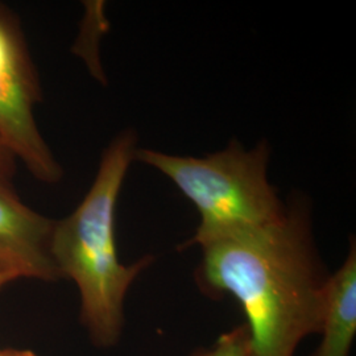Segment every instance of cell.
I'll return each instance as SVG.
<instances>
[{
  "label": "cell",
  "mask_w": 356,
  "mask_h": 356,
  "mask_svg": "<svg viewBox=\"0 0 356 356\" xmlns=\"http://www.w3.org/2000/svg\"><path fill=\"white\" fill-rule=\"evenodd\" d=\"M200 248L197 284L213 298L231 296L242 306L254 356H294L304 339L318 334L329 275L302 204Z\"/></svg>",
  "instance_id": "obj_1"
},
{
  "label": "cell",
  "mask_w": 356,
  "mask_h": 356,
  "mask_svg": "<svg viewBox=\"0 0 356 356\" xmlns=\"http://www.w3.org/2000/svg\"><path fill=\"white\" fill-rule=\"evenodd\" d=\"M136 139L123 132L104 151L95 179L76 210L54 222L51 256L61 277L74 281L81 296V321L98 347L118 344L124 326V300L134 281L152 264V256L120 263L115 239V210Z\"/></svg>",
  "instance_id": "obj_2"
},
{
  "label": "cell",
  "mask_w": 356,
  "mask_h": 356,
  "mask_svg": "<svg viewBox=\"0 0 356 356\" xmlns=\"http://www.w3.org/2000/svg\"><path fill=\"white\" fill-rule=\"evenodd\" d=\"M135 160L170 178L197 207L200 226L182 248L267 225L285 210L268 179L267 143L244 149L239 141H231L226 149L204 157L136 149Z\"/></svg>",
  "instance_id": "obj_3"
},
{
  "label": "cell",
  "mask_w": 356,
  "mask_h": 356,
  "mask_svg": "<svg viewBox=\"0 0 356 356\" xmlns=\"http://www.w3.org/2000/svg\"><path fill=\"white\" fill-rule=\"evenodd\" d=\"M40 102L36 67L19 20L0 4V136L38 181L53 185L64 172L38 131Z\"/></svg>",
  "instance_id": "obj_4"
},
{
  "label": "cell",
  "mask_w": 356,
  "mask_h": 356,
  "mask_svg": "<svg viewBox=\"0 0 356 356\" xmlns=\"http://www.w3.org/2000/svg\"><path fill=\"white\" fill-rule=\"evenodd\" d=\"M54 222L23 204L11 185L0 182V272L15 279H63L51 256Z\"/></svg>",
  "instance_id": "obj_5"
},
{
  "label": "cell",
  "mask_w": 356,
  "mask_h": 356,
  "mask_svg": "<svg viewBox=\"0 0 356 356\" xmlns=\"http://www.w3.org/2000/svg\"><path fill=\"white\" fill-rule=\"evenodd\" d=\"M343 264L325 285L321 342L312 356H350L356 335V247L353 238Z\"/></svg>",
  "instance_id": "obj_6"
},
{
  "label": "cell",
  "mask_w": 356,
  "mask_h": 356,
  "mask_svg": "<svg viewBox=\"0 0 356 356\" xmlns=\"http://www.w3.org/2000/svg\"><path fill=\"white\" fill-rule=\"evenodd\" d=\"M191 356H254L247 326L242 323L219 335L216 343L201 347Z\"/></svg>",
  "instance_id": "obj_7"
},
{
  "label": "cell",
  "mask_w": 356,
  "mask_h": 356,
  "mask_svg": "<svg viewBox=\"0 0 356 356\" xmlns=\"http://www.w3.org/2000/svg\"><path fill=\"white\" fill-rule=\"evenodd\" d=\"M15 172H16V157L0 136V182L13 186Z\"/></svg>",
  "instance_id": "obj_8"
},
{
  "label": "cell",
  "mask_w": 356,
  "mask_h": 356,
  "mask_svg": "<svg viewBox=\"0 0 356 356\" xmlns=\"http://www.w3.org/2000/svg\"><path fill=\"white\" fill-rule=\"evenodd\" d=\"M0 356H36L31 350H16V348H0Z\"/></svg>",
  "instance_id": "obj_9"
},
{
  "label": "cell",
  "mask_w": 356,
  "mask_h": 356,
  "mask_svg": "<svg viewBox=\"0 0 356 356\" xmlns=\"http://www.w3.org/2000/svg\"><path fill=\"white\" fill-rule=\"evenodd\" d=\"M16 280L15 277H13V275H8V273H4V272H0V289L4 286V285H7L8 282H11V281Z\"/></svg>",
  "instance_id": "obj_10"
}]
</instances>
